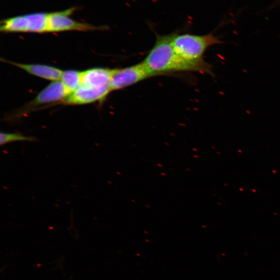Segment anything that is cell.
Masks as SVG:
<instances>
[{
  "instance_id": "6da1fadb",
  "label": "cell",
  "mask_w": 280,
  "mask_h": 280,
  "mask_svg": "<svg viewBox=\"0 0 280 280\" xmlns=\"http://www.w3.org/2000/svg\"><path fill=\"white\" fill-rule=\"evenodd\" d=\"M174 33L157 35L154 47L142 62L154 77L181 72H195L213 75V66L206 62L192 63L181 57L174 49Z\"/></svg>"
},
{
  "instance_id": "7a4b0ae2",
  "label": "cell",
  "mask_w": 280,
  "mask_h": 280,
  "mask_svg": "<svg viewBox=\"0 0 280 280\" xmlns=\"http://www.w3.org/2000/svg\"><path fill=\"white\" fill-rule=\"evenodd\" d=\"M172 43L174 49L181 57L188 62L200 63L205 62L203 55L209 48L222 42L211 33L197 35L174 33Z\"/></svg>"
},
{
  "instance_id": "3957f363",
  "label": "cell",
  "mask_w": 280,
  "mask_h": 280,
  "mask_svg": "<svg viewBox=\"0 0 280 280\" xmlns=\"http://www.w3.org/2000/svg\"><path fill=\"white\" fill-rule=\"evenodd\" d=\"M152 77L154 75L142 62L123 69H115L111 80V92L123 89Z\"/></svg>"
},
{
  "instance_id": "277c9868",
  "label": "cell",
  "mask_w": 280,
  "mask_h": 280,
  "mask_svg": "<svg viewBox=\"0 0 280 280\" xmlns=\"http://www.w3.org/2000/svg\"><path fill=\"white\" fill-rule=\"evenodd\" d=\"M76 10V7H71L65 11L49 13V32H87L105 29L104 27H96L70 18L69 16Z\"/></svg>"
},
{
  "instance_id": "5b68a950",
  "label": "cell",
  "mask_w": 280,
  "mask_h": 280,
  "mask_svg": "<svg viewBox=\"0 0 280 280\" xmlns=\"http://www.w3.org/2000/svg\"><path fill=\"white\" fill-rule=\"evenodd\" d=\"M111 92L110 88H98L81 84L79 87L65 100L66 104L81 105L104 100Z\"/></svg>"
},
{
  "instance_id": "8992f818",
  "label": "cell",
  "mask_w": 280,
  "mask_h": 280,
  "mask_svg": "<svg viewBox=\"0 0 280 280\" xmlns=\"http://www.w3.org/2000/svg\"><path fill=\"white\" fill-rule=\"evenodd\" d=\"M70 95L62 81H54L42 90L31 104L36 106L54 102L66 99Z\"/></svg>"
},
{
  "instance_id": "52a82bcc",
  "label": "cell",
  "mask_w": 280,
  "mask_h": 280,
  "mask_svg": "<svg viewBox=\"0 0 280 280\" xmlns=\"http://www.w3.org/2000/svg\"><path fill=\"white\" fill-rule=\"evenodd\" d=\"M115 71V69L106 68H93L83 71L81 84L111 89V80Z\"/></svg>"
},
{
  "instance_id": "ba28073f",
  "label": "cell",
  "mask_w": 280,
  "mask_h": 280,
  "mask_svg": "<svg viewBox=\"0 0 280 280\" xmlns=\"http://www.w3.org/2000/svg\"><path fill=\"white\" fill-rule=\"evenodd\" d=\"M3 60L4 62L16 66L29 74L34 75V76L52 81L53 82L59 81L61 79L63 72L58 68L47 65L21 64Z\"/></svg>"
},
{
  "instance_id": "9c48e42d",
  "label": "cell",
  "mask_w": 280,
  "mask_h": 280,
  "mask_svg": "<svg viewBox=\"0 0 280 280\" xmlns=\"http://www.w3.org/2000/svg\"><path fill=\"white\" fill-rule=\"evenodd\" d=\"M31 20L29 14L3 20L0 30L4 33H30Z\"/></svg>"
},
{
  "instance_id": "30bf717a",
  "label": "cell",
  "mask_w": 280,
  "mask_h": 280,
  "mask_svg": "<svg viewBox=\"0 0 280 280\" xmlns=\"http://www.w3.org/2000/svg\"><path fill=\"white\" fill-rule=\"evenodd\" d=\"M82 72L75 70L63 71L61 80L63 84L69 90L71 94L80 86Z\"/></svg>"
},
{
  "instance_id": "8fae6325",
  "label": "cell",
  "mask_w": 280,
  "mask_h": 280,
  "mask_svg": "<svg viewBox=\"0 0 280 280\" xmlns=\"http://www.w3.org/2000/svg\"><path fill=\"white\" fill-rule=\"evenodd\" d=\"M37 139L33 137H28L20 133L1 132L0 134V145L1 146L12 142L18 141L36 142Z\"/></svg>"
}]
</instances>
